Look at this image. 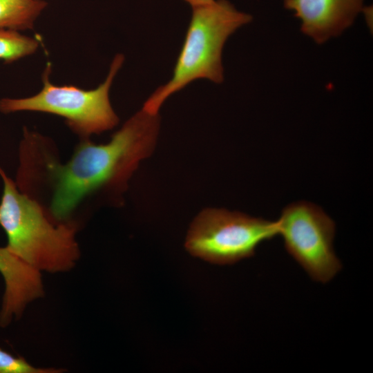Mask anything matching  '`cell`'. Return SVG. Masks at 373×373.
<instances>
[{
	"mask_svg": "<svg viewBox=\"0 0 373 373\" xmlns=\"http://www.w3.org/2000/svg\"><path fill=\"white\" fill-rule=\"evenodd\" d=\"M158 113L142 108L106 144L82 142L65 164L49 163L54 184L52 214L66 219L86 196L99 191L119 192L140 162L153 153L159 134Z\"/></svg>",
	"mask_w": 373,
	"mask_h": 373,
	"instance_id": "obj_1",
	"label": "cell"
},
{
	"mask_svg": "<svg viewBox=\"0 0 373 373\" xmlns=\"http://www.w3.org/2000/svg\"><path fill=\"white\" fill-rule=\"evenodd\" d=\"M3 182L0 225L8 249L34 269L50 273L72 269L79 257L75 227L69 222L55 224L41 207L0 167Z\"/></svg>",
	"mask_w": 373,
	"mask_h": 373,
	"instance_id": "obj_2",
	"label": "cell"
},
{
	"mask_svg": "<svg viewBox=\"0 0 373 373\" xmlns=\"http://www.w3.org/2000/svg\"><path fill=\"white\" fill-rule=\"evenodd\" d=\"M192 16L172 78L159 86L142 108L158 113L166 99L198 79L214 83L223 81L222 51L228 37L252 20L227 0L192 7Z\"/></svg>",
	"mask_w": 373,
	"mask_h": 373,
	"instance_id": "obj_3",
	"label": "cell"
},
{
	"mask_svg": "<svg viewBox=\"0 0 373 373\" xmlns=\"http://www.w3.org/2000/svg\"><path fill=\"white\" fill-rule=\"evenodd\" d=\"M124 60L123 55H116L104 82L88 90L72 85L51 84L50 66L48 64L42 75L44 86L38 94L26 98H3L0 100V111L5 114L37 111L59 115L82 137L110 130L117 124L119 118L111 105L109 90Z\"/></svg>",
	"mask_w": 373,
	"mask_h": 373,
	"instance_id": "obj_4",
	"label": "cell"
},
{
	"mask_svg": "<svg viewBox=\"0 0 373 373\" xmlns=\"http://www.w3.org/2000/svg\"><path fill=\"white\" fill-rule=\"evenodd\" d=\"M276 235V221L207 208L191 222L185 247L191 255L209 262L231 265L253 256L261 242Z\"/></svg>",
	"mask_w": 373,
	"mask_h": 373,
	"instance_id": "obj_5",
	"label": "cell"
},
{
	"mask_svg": "<svg viewBox=\"0 0 373 373\" xmlns=\"http://www.w3.org/2000/svg\"><path fill=\"white\" fill-rule=\"evenodd\" d=\"M276 222L287 251L313 280L327 283L341 271L333 247L335 223L319 206L306 201L289 204Z\"/></svg>",
	"mask_w": 373,
	"mask_h": 373,
	"instance_id": "obj_6",
	"label": "cell"
},
{
	"mask_svg": "<svg viewBox=\"0 0 373 373\" xmlns=\"http://www.w3.org/2000/svg\"><path fill=\"white\" fill-rule=\"evenodd\" d=\"M363 0H284L301 21V31L323 44L340 35L363 9Z\"/></svg>",
	"mask_w": 373,
	"mask_h": 373,
	"instance_id": "obj_7",
	"label": "cell"
},
{
	"mask_svg": "<svg viewBox=\"0 0 373 373\" xmlns=\"http://www.w3.org/2000/svg\"><path fill=\"white\" fill-rule=\"evenodd\" d=\"M0 273L5 282L0 311V326L6 327L13 317L19 318L26 305L44 296L41 272L11 252L0 247Z\"/></svg>",
	"mask_w": 373,
	"mask_h": 373,
	"instance_id": "obj_8",
	"label": "cell"
},
{
	"mask_svg": "<svg viewBox=\"0 0 373 373\" xmlns=\"http://www.w3.org/2000/svg\"><path fill=\"white\" fill-rule=\"evenodd\" d=\"M46 6L43 0H0V30L32 29Z\"/></svg>",
	"mask_w": 373,
	"mask_h": 373,
	"instance_id": "obj_9",
	"label": "cell"
},
{
	"mask_svg": "<svg viewBox=\"0 0 373 373\" xmlns=\"http://www.w3.org/2000/svg\"><path fill=\"white\" fill-rule=\"evenodd\" d=\"M39 46L37 39L18 31L0 30V60L10 64L34 53Z\"/></svg>",
	"mask_w": 373,
	"mask_h": 373,
	"instance_id": "obj_10",
	"label": "cell"
},
{
	"mask_svg": "<svg viewBox=\"0 0 373 373\" xmlns=\"http://www.w3.org/2000/svg\"><path fill=\"white\" fill-rule=\"evenodd\" d=\"M59 370L39 368L29 364L23 358L15 357L0 348V373H57Z\"/></svg>",
	"mask_w": 373,
	"mask_h": 373,
	"instance_id": "obj_11",
	"label": "cell"
},
{
	"mask_svg": "<svg viewBox=\"0 0 373 373\" xmlns=\"http://www.w3.org/2000/svg\"><path fill=\"white\" fill-rule=\"evenodd\" d=\"M189 3L191 7L204 5L213 2L214 0H184Z\"/></svg>",
	"mask_w": 373,
	"mask_h": 373,
	"instance_id": "obj_12",
	"label": "cell"
}]
</instances>
